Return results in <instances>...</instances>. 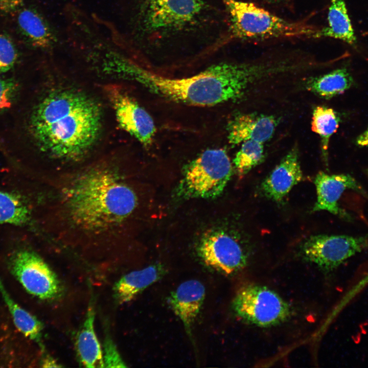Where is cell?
I'll return each instance as SVG.
<instances>
[{
  "instance_id": "cell-1",
  "label": "cell",
  "mask_w": 368,
  "mask_h": 368,
  "mask_svg": "<svg viewBox=\"0 0 368 368\" xmlns=\"http://www.w3.org/2000/svg\"><path fill=\"white\" fill-rule=\"evenodd\" d=\"M58 200L65 229L81 241L116 237L137 202L119 169L104 164L71 176L61 188Z\"/></svg>"
},
{
  "instance_id": "cell-2",
  "label": "cell",
  "mask_w": 368,
  "mask_h": 368,
  "mask_svg": "<svg viewBox=\"0 0 368 368\" xmlns=\"http://www.w3.org/2000/svg\"><path fill=\"white\" fill-rule=\"evenodd\" d=\"M102 121L101 108L89 96L74 89H58L35 108L30 130L42 151L55 159L74 162L94 147Z\"/></svg>"
},
{
  "instance_id": "cell-3",
  "label": "cell",
  "mask_w": 368,
  "mask_h": 368,
  "mask_svg": "<svg viewBox=\"0 0 368 368\" xmlns=\"http://www.w3.org/2000/svg\"><path fill=\"white\" fill-rule=\"evenodd\" d=\"M269 62L212 65L195 75L170 78L146 70L126 59L117 74L140 83L168 99L197 106H210L241 98L251 86L271 77Z\"/></svg>"
},
{
  "instance_id": "cell-4",
  "label": "cell",
  "mask_w": 368,
  "mask_h": 368,
  "mask_svg": "<svg viewBox=\"0 0 368 368\" xmlns=\"http://www.w3.org/2000/svg\"><path fill=\"white\" fill-rule=\"evenodd\" d=\"M229 16V31L240 39L313 37L318 31L303 22L286 20L254 3L222 0Z\"/></svg>"
},
{
  "instance_id": "cell-5",
  "label": "cell",
  "mask_w": 368,
  "mask_h": 368,
  "mask_svg": "<svg viewBox=\"0 0 368 368\" xmlns=\"http://www.w3.org/2000/svg\"><path fill=\"white\" fill-rule=\"evenodd\" d=\"M5 270L0 278L18 295L24 293L38 300L49 301L61 294L62 286L57 275L33 251L21 249L14 252L7 260Z\"/></svg>"
},
{
  "instance_id": "cell-6",
  "label": "cell",
  "mask_w": 368,
  "mask_h": 368,
  "mask_svg": "<svg viewBox=\"0 0 368 368\" xmlns=\"http://www.w3.org/2000/svg\"><path fill=\"white\" fill-rule=\"evenodd\" d=\"M232 173V164L225 150L207 149L185 166L177 194L187 199L217 197Z\"/></svg>"
},
{
  "instance_id": "cell-7",
  "label": "cell",
  "mask_w": 368,
  "mask_h": 368,
  "mask_svg": "<svg viewBox=\"0 0 368 368\" xmlns=\"http://www.w3.org/2000/svg\"><path fill=\"white\" fill-rule=\"evenodd\" d=\"M232 308L244 321L262 327L282 323L291 314L289 305L279 294L258 284L241 287L233 298Z\"/></svg>"
},
{
  "instance_id": "cell-8",
  "label": "cell",
  "mask_w": 368,
  "mask_h": 368,
  "mask_svg": "<svg viewBox=\"0 0 368 368\" xmlns=\"http://www.w3.org/2000/svg\"><path fill=\"white\" fill-rule=\"evenodd\" d=\"M204 8L203 0H143L140 25L150 33L180 30L195 21Z\"/></svg>"
},
{
  "instance_id": "cell-9",
  "label": "cell",
  "mask_w": 368,
  "mask_h": 368,
  "mask_svg": "<svg viewBox=\"0 0 368 368\" xmlns=\"http://www.w3.org/2000/svg\"><path fill=\"white\" fill-rule=\"evenodd\" d=\"M368 248V236L316 235L301 246L305 260L325 271H331L356 254Z\"/></svg>"
},
{
  "instance_id": "cell-10",
  "label": "cell",
  "mask_w": 368,
  "mask_h": 368,
  "mask_svg": "<svg viewBox=\"0 0 368 368\" xmlns=\"http://www.w3.org/2000/svg\"><path fill=\"white\" fill-rule=\"evenodd\" d=\"M242 241L231 232L215 231L202 238L198 252L205 265L225 275H231L247 264V255Z\"/></svg>"
},
{
  "instance_id": "cell-11",
  "label": "cell",
  "mask_w": 368,
  "mask_h": 368,
  "mask_svg": "<svg viewBox=\"0 0 368 368\" xmlns=\"http://www.w3.org/2000/svg\"><path fill=\"white\" fill-rule=\"evenodd\" d=\"M105 91L119 125L145 147H149L156 132L149 113L119 86H106Z\"/></svg>"
},
{
  "instance_id": "cell-12",
  "label": "cell",
  "mask_w": 368,
  "mask_h": 368,
  "mask_svg": "<svg viewBox=\"0 0 368 368\" xmlns=\"http://www.w3.org/2000/svg\"><path fill=\"white\" fill-rule=\"evenodd\" d=\"M314 183L317 200L313 211H327L348 219L350 216L340 208L338 203L342 194L347 189L364 193L357 180L347 174L329 175L320 171L316 175Z\"/></svg>"
},
{
  "instance_id": "cell-13",
  "label": "cell",
  "mask_w": 368,
  "mask_h": 368,
  "mask_svg": "<svg viewBox=\"0 0 368 368\" xmlns=\"http://www.w3.org/2000/svg\"><path fill=\"white\" fill-rule=\"evenodd\" d=\"M302 179L298 148L294 146L264 179L260 188L267 198L279 202Z\"/></svg>"
},
{
  "instance_id": "cell-14",
  "label": "cell",
  "mask_w": 368,
  "mask_h": 368,
  "mask_svg": "<svg viewBox=\"0 0 368 368\" xmlns=\"http://www.w3.org/2000/svg\"><path fill=\"white\" fill-rule=\"evenodd\" d=\"M277 121L272 116L240 113L228 122L227 129L229 143L233 145L254 140L263 144L272 136Z\"/></svg>"
},
{
  "instance_id": "cell-15",
  "label": "cell",
  "mask_w": 368,
  "mask_h": 368,
  "mask_svg": "<svg viewBox=\"0 0 368 368\" xmlns=\"http://www.w3.org/2000/svg\"><path fill=\"white\" fill-rule=\"evenodd\" d=\"M205 287L196 280L180 284L169 298V303L175 314L182 323L188 334L191 336L192 326L202 305Z\"/></svg>"
},
{
  "instance_id": "cell-16",
  "label": "cell",
  "mask_w": 368,
  "mask_h": 368,
  "mask_svg": "<svg viewBox=\"0 0 368 368\" xmlns=\"http://www.w3.org/2000/svg\"><path fill=\"white\" fill-rule=\"evenodd\" d=\"M95 310L90 301L85 318L76 340L79 360L86 367H105L103 353L94 328Z\"/></svg>"
},
{
  "instance_id": "cell-17",
  "label": "cell",
  "mask_w": 368,
  "mask_h": 368,
  "mask_svg": "<svg viewBox=\"0 0 368 368\" xmlns=\"http://www.w3.org/2000/svg\"><path fill=\"white\" fill-rule=\"evenodd\" d=\"M164 273L162 266L154 264L124 275L113 286L116 300L120 304L131 301L144 289L158 281Z\"/></svg>"
},
{
  "instance_id": "cell-18",
  "label": "cell",
  "mask_w": 368,
  "mask_h": 368,
  "mask_svg": "<svg viewBox=\"0 0 368 368\" xmlns=\"http://www.w3.org/2000/svg\"><path fill=\"white\" fill-rule=\"evenodd\" d=\"M0 294L17 330L25 337L37 343L43 350L42 324L17 302L7 289L1 278Z\"/></svg>"
},
{
  "instance_id": "cell-19",
  "label": "cell",
  "mask_w": 368,
  "mask_h": 368,
  "mask_svg": "<svg viewBox=\"0 0 368 368\" xmlns=\"http://www.w3.org/2000/svg\"><path fill=\"white\" fill-rule=\"evenodd\" d=\"M328 26L318 30L314 38L330 37L356 46L357 38L344 0H331L328 13Z\"/></svg>"
},
{
  "instance_id": "cell-20",
  "label": "cell",
  "mask_w": 368,
  "mask_h": 368,
  "mask_svg": "<svg viewBox=\"0 0 368 368\" xmlns=\"http://www.w3.org/2000/svg\"><path fill=\"white\" fill-rule=\"evenodd\" d=\"M353 83V78L348 69L342 67L311 78L306 82L305 86L314 94L328 99L343 94L351 88Z\"/></svg>"
},
{
  "instance_id": "cell-21",
  "label": "cell",
  "mask_w": 368,
  "mask_h": 368,
  "mask_svg": "<svg viewBox=\"0 0 368 368\" xmlns=\"http://www.w3.org/2000/svg\"><path fill=\"white\" fill-rule=\"evenodd\" d=\"M18 26L33 45L41 49L52 47L55 36L45 19L36 11L24 9L18 14Z\"/></svg>"
},
{
  "instance_id": "cell-22",
  "label": "cell",
  "mask_w": 368,
  "mask_h": 368,
  "mask_svg": "<svg viewBox=\"0 0 368 368\" xmlns=\"http://www.w3.org/2000/svg\"><path fill=\"white\" fill-rule=\"evenodd\" d=\"M340 117L332 108L316 107L312 113L311 130L321 138V148L324 160H328V150L330 137L338 128Z\"/></svg>"
},
{
  "instance_id": "cell-23",
  "label": "cell",
  "mask_w": 368,
  "mask_h": 368,
  "mask_svg": "<svg viewBox=\"0 0 368 368\" xmlns=\"http://www.w3.org/2000/svg\"><path fill=\"white\" fill-rule=\"evenodd\" d=\"M30 208L20 195L0 191V224L20 225L29 221Z\"/></svg>"
},
{
  "instance_id": "cell-24",
  "label": "cell",
  "mask_w": 368,
  "mask_h": 368,
  "mask_svg": "<svg viewBox=\"0 0 368 368\" xmlns=\"http://www.w3.org/2000/svg\"><path fill=\"white\" fill-rule=\"evenodd\" d=\"M264 158L263 144L254 140H247L242 143L233 162L238 174L242 176L261 164Z\"/></svg>"
},
{
  "instance_id": "cell-25",
  "label": "cell",
  "mask_w": 368,
  "mask_h": 368,
  "mask_svg": "<svg viewBox=\"0 0 368 368\" xmlns=\"http://www.w3.org/2000/svg\"><path fill=\"white\" fill-rule=\"evenodd\" d=\"M17 57V51L11 39L4 35H0V73L10 70L15 63Z\"/></svg>"
},
{
  "instance_id": "cell-26",
  "label": "cell",
  "mask_w": 368,
  "mask_h": 368,
  "mask_svg": "<svg viewBox=\"0 0 368 368\" xmlns=\"http://www.w3.org/2000/svg\"><path fill=\"white\" fill-rule=\"evenodd\" d=\"M18 84L10 79H0V113L7 110L13 102Z\"/></svg>"
},
{
  "instance_id": "cell-27",
  "label": "cell",
  "mask_w": 368,
  "mask_h": 368,
  "mask_svg": "<svg viewBox=\"0 0 368 368\" xmlns=\"http://www.w3.org/2000/svg\"><path fill=\"white\" fill-rule=\"evenodd\" d=\"M103 356L105 367H127L115 344L109 336H106L104 340Z\"/></svg>"
},
{
  "instance_id": "cell-28",
  "label": "cell",
  "mask_w": 368,
  "mask_h": 368,
  "mask_svg": "<svg viewBox=\"0 0 368 368\" xmlns=\"http://www.w3.org/2000/svg\"><path fill=\"white\" fill-rule=\"evenodd\" d=\"M24 0H0V11L10 12L20 6Z\"/></svg>"
},
{
  "instance_id": "cell-29",
  "label": "cell",
  "mask_w": 368,
  "mask_h": 368,
  "mask_svg": "<svg viewBox=\"0 0 368 368\" xmlns=\"http://www.w3.org/2000/svg\"><path fill=\"white\" fill-rule=\"evenodd\" d=\"M40 364V366L42 367H58L62 366L53 357L48 355L42 356Z\"/></svg>"
},
{
  "instance_id": "cell-30",
  "label": "cell",
  "mask_w": 368,
  "mask_h": 368,
  "mask_svg": "<svg viewBox=\"0 0 368 368\" xmlns=\"http://www.w3.org/2000/svg\"><path fill=\"white\" fill-rule=\"evenodd\" d=\"M356 143L360 147H368V128L357 137Z\"/></svg>"
},
{
  "instance_id": "cell-31",
  "label": "cell",
  "mask_w": 368,
  "mask_h": 368,
  "mask_svg": "<svg viewBox=\"0 0 368 368\" xmlns=\"http://www.w3.org/2000/svg\"><path fill=\"white\" fill-rule=\"evenodd\" d=\"M269 3H279L285 0H264Z\"/></svg>"
},
{
  "instance_id": "cell-32",
  "label": "cell",
  "mask_w": 368,
  "mask_h": 368,
  "mask_svg": "<svg viewBox=\"0 0 368 368\" xmlns=\"http://www.w3.org/2000/svg\"><path fill=\"white\" fill-rule=\"evenodd\" d=\"M367 175H368V170H367Z\"/></svg>"
}]
</instances>
